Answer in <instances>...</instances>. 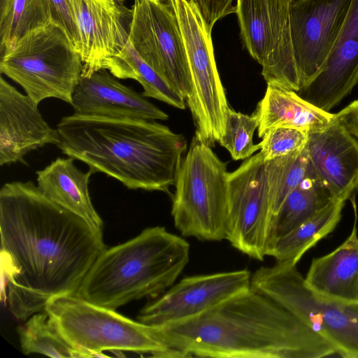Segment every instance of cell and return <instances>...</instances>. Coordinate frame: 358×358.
<instances>
[{"instance_id": "obj_1", "label": "cell", "mask_w": 358, "mask_h": 358, "mask_svg": "<svg viewBox=\"0 0 358 358\" xmlns=\"http://www.w3.org/2000/svg\"><path fill=\"white\" fill-rule=\"evenodd\" d=\"M1 261L13 316L26 320L53 296L76 294L106 249L101 229L45 196L31 181L0 189Z\"/></svg>"}, {"instance_id": "obj_2", "label": "cell", "mask_w": 358, "mask_h": 358, "mask_svg": "<svg viewBox=\"0 0 358 358\" xmlns=\"http://www.w3.org/2000/svg\"><path fill=\"white\" fill-rule=\"evenodd\" d=\"M157 328L166 345L184 357L339 356L329 341L252 286L200 315Z\"/></svg>"}, {"instance_id": "obj_3", "label": "cell", "mask_w": 358, "mask_h": 358, "mask_svg": "<svg viewBox=\"0 0 358 358\" xmlns=\"http://www.w3.org/2000/svg\"><path fill=\"white\" fill-rule=\"evenodd\" d=\"M56 129L64 154L131 189L169 192L187 148L182 134L155 120L73 113Z\"/></svg>"}, {"instance_id": "obj_4", "label": "cell", "mask_w": 358, "mask_h": 358, "mask_svg": "<svg viewBox=\"0 0 358 358\" xmlns=\"http://www.w3.org/2000/svg\"><path fill=\"white\" fill-rule=\"evenodd\" d=\"M189 251L185 239L164 227L146 228L127 242L106 249L76 295L112 310L157 297L173 285L189 262Z\"/></svg>"}, {"instance_id": "obj_5", "label": "cell", "mask_w": 358, "mask_h": 358, "mask_svg": "<svg viewBox=\"0 0 358 358\" xmlns=\"http://www.w3.org/2000/svg\"><path fill=\"white\" fill-rule=\"evenodd\" d=\"M352 0H294L288 37L262 64L267 85L295 92L321 71L346 19Z\"/></svg>"}, {"instance_id": "obj_6", "label": "cell", "mask_w": 358, "mask_h": 358, "mask_svg": "<svg viewBox=\"0 0 358 358\" xmlns=\"http://www.w3.org/2000/svg\"><path fill=\"white\" fill-rule=\"evenodd\" d=\"M44 311L84 358L106 357L104 350L148 353L157 357L178 356L163 341L157 327L132 320L76 294L52 297Z\"/></svg>"}, {"instance_id": "obj_7", "label": "cell", "mask_w": 358, "mask_h": 358, "mask_svg": "<svg viewBox=\"0 0 358 358\" xmlns=\"http://www.w3.org/2000/svg\"><path fill=\"white\" fill-rule=\"evenodd\" d=\"M229 173L211 146L194 134L177 175L171 209L183 236L226 239Z\"/></svg>"}, {"instance_id": "obj_8", "label": "cell", "mask_w": 358, "mask_h": 358, "mask_svg": "<svg viewBox=\"0 0 358 358\" xmlns=\"http://www.w3.org/2000/svg\"><path fill=\"white\" fill-rule=\"evenodd\" d=\"M0 71L20 85L37 105L55 98L69 104L83 63L65 31L50 23L0 55Z\"/></svg>"}, {"instance_id": "obj_9", "label": "cell", "mask_w": 358, "mask_h": 358, "mask_svg": "<svg viewBox=\"0 0 358 358\" xmlns=\"http://www.w3.org/2000/svg\"><path fill=\"white\" fill-rule=\"evenodd\" d=\"M251 286L286 308L329 341L340 357L358 358V301L320 296L306 285L296 265L261 266Z\"/></svg>"}, {"instance_id": "obj_10", "label": "cell", "mask_w": 358, "mask_h": 358, "mask_svg": "<svg viewBox=\"0 0 358 358\" xmlns=\"http://www.w3.org/2000/svg\"><path fill=\"white\" fill-rule=\"evenodd\" d=\"M177 17L192 80L186 100L196 127L195 135L213 146L224 131L229 108L214 55L211 29L192 0H166Z\"/></svg>"}, {"instance_id": "obj_11", "label": "cell", "mask_w": 358, "mask_h": 358, "mask_svg": "<svg viewBox=\"0 0 358 358\" xmlns=\"http://www.w3.org/2000/svg\"><path fill=\"white\" fill-rule=\"evenodd\" d=\"M129 41L139 56L185 101L192 80L177 17L166 0H134Z\"/></svg>"}, {"instance_id": "obj_12", "label": "cell", "mask_w": 358, "mask_h": 358, "mask_svg": "<svg viewBox=\"0 0 358 358\" xmlns=\"http://www.w3.org/2000/svg\"><path fill=\"white\" fill-rule=\"evenodd\" d=\"M265 163L259 152L228 177L226 239L242 253L259 261L266 256L271 218Z\"/></svg>"}, {"instance_id": "obj_13", "label": "cell", "mask_w": 358, "mask_h": 358, "mask_svg": "<svg viewBox=\"0 0 358 358\" xmlns=\"http://www.w3.org/2000/svg\"><path fill=\"white\" fill-rule=\"evenodd\" d=\"M247 269L182 278L140 312L138 321L162 326L195 317L251 286Z\"/></svg>"}, {"instance_id": "obj_14", "label": "cell", "mask_w": 358, "mask_h": 358, "mask_svg": "<svg viewBox=\"0 0 358 358\" xmlns=\"http://www.w3.org/2000/svg\"><path fill=\"white\" fill-rule=\"evenodd\" d=\"M78 27L82 76L108 70L129 41L132 9L115 0H71Z\"/></svg>"}, {"instance_id": "obj_15", "label": "cell", "mask_w": 358, "mask_h": 358, "mask_svg": "<svg viewBox=\"0 0 358 358\" xmlns=\"http://www.w3.org/2000/svg\"><path fill=\"white\" fill-rule=\"evenodd\" d=\"M59 142L58 131L38 106L2 76L0 78V165L22 162L28 152Z\"/></svg>"}, {"instance_id": "obj_16", "label": "cell", "mask_w": 358, "mask_h": 358, "mask_svg": "<svg viewBox=\"0 0 358 358\" xmlns=\"http://www.w3.org/2000/svg\"><path fill=\"white\" fill-rule=\"evenodd\" d=\"M358 83V0H352L341 30L319 73L298 94L329 112Z\"/></svg>"}, {"instance_id": "obj_17", "label": "cell", "mask_w": 358, "mask_h": 358, "mask_svg": "<svg viewBox=\"0 0 358 358\" xmlns=\"http://www.w3.org/2000/svg\"><path fill=\"white\" fill-rule=\"evenodd\" d=\"M117 78L106 69L81 76L72 95L73 113L117 119H168L165 112Z\"/></svg>"}, {"instance_id": "obj_18", "label": "cell", "mask_w": 358, "mask_h": 358, "mask_svg": "<svg viewBox=\"0 0 358 358\" xmlns=\"http://www.w3.org/2000/svg\"><path fill=\"white\" fill-rule=\"evenodd\" d=\"M306 147L311 169L333 199L346 201L358 191V141L334 117L308 134Z\"/></svg>"}, {"instance_id": "obj_19", "label": "cell", "mask_w": 358, "mask_h": 358, "mask_svg": "<svg viewBox=\"0 0 358 358\" xmlns=\"http://www.w3.org/2000/svg\"><path fill=\"white\" fill-rule=\"evenodd\" d=\"M289 6L287 0H236L243 41L261 65L280 38L288 35Z\"/></svg>"}, {"instance_id": "obj_20", "label": "cell", "mask_w": 358, "mask_h": 358, "mask_svg": "<svg viewBox=\"0 0 358 358\" xmlns=\"http://www.w3.org/2000/svg\"><path fill=\"white\" fill-rule=\"evenodd\" d=\"M357 275L358 229L355 219L348 238L330 253L313 259L304 280L307 286L320 296L353 301H357Z\"/></svg>"}, {"instance_id": "obj_21", "label": "cell", "mask_w": 358, "mask_h": 358, "mask_svg": "<svg viewBox=\"0 0 358 358\" xmlns=\"http://www.w3.org/2000/svg\"><path fill=\"white\" fill-rule=\"evenodd\" d=\"M258 117V136L262 138L270 129L284 127L308 134L324 129L334 114L311 104L295 91L267 85L265 94L254 113Z\"/></svg>"}, {"instance_id": "obj_22", "label": "cell", "mask_w": 358, "mask_h": 358, "mask_svg": "<svg viewBox=\"0 0 358 358\" xmlns=\"http://www.w3.org/2000/svg\"><path fill=\"white\" fill-rule=\"evenodd\" d=\"M74 160L58 157L37 171V186L49 199L102 229L103 221L92 203L88 189L93 172L80 171Z\"/></svg>"}, {"instance_id": "obj_23", "label": "cell", "mask_w": 358, "mask_h": 358, "mask_svg": "<svg viewBox=\"0 0 358 358\" xmlns=\"http://www.w3.org/2000/svg\"><path fill=\"white\" fill-rule=\"evenodd\" d=\"M345 201L332 199L306 222L271 243L266 256L273 257L277 262L296 265L310 248L334 230L341 218Z\"/></svg>"}, {"instance_id": "obj_24", "label": "cell", "mask_w": 358, "mask_h": 358, "mask_svg": "<svg viewBox=\"0 0 358 358\" xmlns=\"http://www.w3.org/2000/svg\"><path fill=\"white\" fill-rule=\"evenodd\" d=\"M332 199H334L329 189L316 176L309 163L305 178L271 217L267 246L310 218Z\"/></svg>"}, {"instance_id": "obj_25", "label": "cell", "mask_w": 358, "mask_h": 358, "mask_svg": "<svg viewBox=\"0 0 358 358\" xmlns=\"http://www.w3.org/2000/svg\"><path fill=\"white\" fill-rule=\"evenodd\" d=\"M108 71L120 79H134L143 88L141 94L179 109L185 108V99L171 87L136 52L129 41L110 62Z\"/></svg>"}, {"instance_id": "obj_26", "label": "cell", "mask_w": 358, "mask_h": 358, "mask_svg": "<svg viewBox=\"0 0 358 358\" xmlns=\"http://www.w3.org/2000/svg\"><path fill=\"white\" fill-rule=\"evenodd\" d=\"M50 23L46 0H5L0 5V55Z\"/></svg>"}, {"instance_id": "obj_27", "label": "cell", "mask_w": 358, "mask_h": 358, "mask_svg": "<svg viewBox=\"0 0 358 358\" xmlns=\"http://www.w3.org/2000/svg\"><path fill=\"white\" fill-rule=\"evenodd\" d=\"M23 353L51 357L84 358L83 352L67 341L45 311L30 316L17 329Z\"/></svg>"}, {"instance_id": "obj_28", "label": "cell", "mask_w": 358, "mask_h": 358, "mask_svg": "<svg viewBox=\"0 0 358 358\" xmlns=\"http://www.w3.org/2000/svg\"><path fill=\"white\" fill-rule=\"evenodd\" d=\"M308 167L306 147L266 161L271 217L278 213L287 196L305 178Z\"/></svg>"}, {"instance_id": "obj_29", "label": "cell", "mask_w": 358, "mask_h": 358, "mask_svg": "<svg viewBox=\"0 0 358 358\" xmlns=\"http://www.w3.org/2000/svg\"><path fill=\"white\" fill-rule=\"evenodd\" d=\"M257 116L248 115L228 108L225 119L224 131L219 141L234 160L245 159L259 150V144L252 141L253 134L258 128Z\"/></svg>"}, {"instance_id": "obj_30", "label": "cell", "mask_w": 358, "mask_h": 358, "mask_svg": "<svg viewBox=\"0 0 358 358\" xmlns=\"http://www.w3.org/2000/svg\"><path fill=\"white\" fill-rule=\"evenodd\" d=\"M259 143L260 152L266 161L282 156L306 147L307 132L284 127L268 129Z\"/></svg>"}, {"instance_id": "obj_31", "label": "cell", "mask_w": 358, "mask_h": 358, "mask_svg": "<svg viewBox=\"0 0 358 358\" xmlns=\"http://www.w3.org/2000/svg\"><path fill=\"white\" fill-rule=\"evenodd\" d=\"M51 23L62 28L78 52L80 39L71 0H46Z\"/></svg>"}, {"instance_id": "obj_32", "label": "cell", "mask_w": 358, "mask_h": 358, "mask_svg": "<svg viewBox=\"0 0 358 358\" xmlns=\"http://www.w3.org/2000/svg\"><path fill=\"white\" fill-rule=\"evenodd\" d=\"M201 13L207 25L212 30L215 22L227 15L235 12V6H232L234 0H192Z\"/></svg>"}, {"instance_id": "obj_33", "label": "cell", "mask_w": 358, "mask_h": 358, "mask_svg": "<svg viewBox=\"0 0 358 358\" xmlns=\"http://www.w3.org/2000/svg\"><path fill=\"white\" fill-rule=\"evenodd\" d=\"M334 117L358 141V99L334 114Z\"/></svg>"}, {"instance_id": "obj_34", "label": "cell", "mask_w": 358, "mask_h": 358, "mask_svg": "<svg viewBox=\"0 0 358 358\" xmlns=\"http://www.w3.org/2000/svg\"><path fill=\"white\" fill-rule=\"evenodd\" d=\"M355 292H356V299H357V301H358V275H357V282H356Z\"/></svg>"}, {"instance_id": "obj_35", "label": "cell", "mask_w": 358, "mask_h": 358, "mask_svg": "<svg viewBox=\"0 0 358 358\" xmlns=\"http://www.w3.org/2000/svg\"><path fill=\"white\" fill-rule=\"evenodd\" d=\"M115 1L119 3H123V2L124 1V0H115Z\"/></svg>"}, {"instance_id": "obj_36", "label": "cell", "mask_w": 358, "mask_h": 358, "mask_svg": "<svg viewBox=\"0 0 358 358\" xmlns=\"http://www.w3.org/2000/svg\"><path fill=\"white\" fill-rule=\"evenodd\" d=\"M4 1L5 0H0V5H1Z\"/></svg>"}, {"instance_id": "obj_37", "label": "cell", "mask_w": 358, "mask_h": 358, "mask_svg": "<svg viewBox=\"0 0 358 358\" xmlns=\"http://www.w3.org/2000/svg\"><path fill=\"white\" fill-rule=\"evenodd\" d=\"M289 3H292L294 0H287Z\"/></svg>"}]
</instances>
